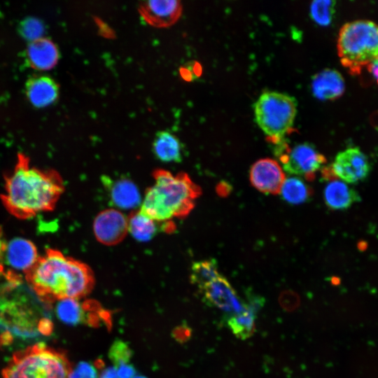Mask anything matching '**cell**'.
I'll return each instance as SVG.
<instances>
[{"label": "cell", "mask_w": 378, "mask_h": 378, "mask_svg": "<svg viewBox=\"0 0 378 378\" xmlns=\"http://www.w3.org/2000/svg\"><path fill=\"white\" fill-rule=\"evenodd\" d=\"M93 232L97 240L102 244L115 245L122 241L128 232L127 218L117 209H105L96 216Z\"/></svg>", "instance_id": "obj_10"}, {"label": "cell", "mask_w": 378, "mask_h": 378, "mask_svg": "<svg viewBox=\"0 0 378 378\" xmlns=\"http://www.w3.org/2000/svg\"><path fill=\"white\" fill-rule=\"evenodd\" d=\"M335 2L333 1H314L310 8L313 20L318 24L326 26L331 21L334 13Z\"/></svg>", "instance_id": "obj_27"}, {"label": "cell", "mask_w": 378, "mask_h": 378, "mask_svg": "<svg viewBox=\"0 0 378 378\" xmlns=\"http://www.w3.org/2000/svg\"><path fill=\"white\" fill-rule=\"evenodd\" d=\"M139 11L148 24L156 27H167L179 18L182 6L176 0L146 1L140 2Z\"/></svg>", "instance_id": "obj_13"}, {"label": "cell", "mask_w": 378, "mask_h": 378, "mask_svg": "<svg viewBox=\"0 0 378 378\" xmlns=\"http://www.w3.org/2000/svg\"><path fill=\"white\" fill-rule=\"evenodd\" d=\"M337 48L341 64L353 75L360 74L378 57V25L368 20L344 24L339 32Z\"/></svg>", "instance_id": "obj_5"}, {"label": "cell", "mask_w": 378, "mask_h": 378, "mask_svg": "<svg viewBox=\"0 0 378 378\" xmlns=\"http://www.w3.org/2000/svg\"><path fill=\"white\" fill-rule=\"evenodd\" d=\"M275 154L284 172L313 180L316 172L326 163L324 155L309 143L298 144L289 148L285 143L276 145Z\"/></svg>", "instance_id": "obj_8"}, {"label": "cell", "mask_w": 378, "mask_h": 378, "mask_svg": "<svg viewBox=\"0 0 378 378\" xmlns=\"http://www.w3.org/2000/svg\"><path fill=\"white\" fill-rule=\"evenodd\" d=\"M102 363V361L99 360V367L102 370L99 374V378H120L113 366L103 368V365H101Z\"/></svg>", "instance_id": "obj_31"}, {"label": "cell", "mask_w": 378, "mask_h": 378, "mask_svg": "<svg viewBox=\"0 0 378 378\" xmlns=\"http://www.w3.org/2000/svg\"><path fill=\"white\" fill-rule=\"evenodd\" d=\"M127 220L128 232L139 241H150L160 230L169 233L175 230L173 221L157 222L140 210L132 212Z\"/></svg>", "instance_id": "obj_19"}, {"label": "cell", "mask_w": 378, "mask_h": 378, "mask_svg": "<svg viewBox=\"0 0 378 378\" xmlns=\"http://www.w3.org/2000/svg\"><path fill=\"white\" fill-rule=\"evenodd\" d=\"M38 258L37 249L33 242L24 238L15 237L6 242L1 263L25 274Z\"/></svg>", "instance_id": "obj_15"}, {"label": "cell", "mask_w": 378, "mask_h": 378, "mask_svg": "<svg viewBox=\"0 0 378 378\" xmlns=\"http://www.w3.org/2000/svg\"><path fill=\"white\" fill-rule=\"evenodd\" d=\"M206 304L217 307L227 315L240 312L244 307L235 290L223 275L200 290Z\"/></svg>", "instance_id": "obj_11"}, {"label": "cell", "mask_w": 378, "mask_h": 378, "mask_svg": "<svg viewBox=\"0 0 378 378\" xmlns=\"http://www.w3.org/2000/svg\"><path fill=\"white\" fill-rule=\"evenodd\" d=\"M133 378H147L144 375L136 374Z\"/></svg>", "instance_id": "obj_34"}, {"label": "cell", "mask_w": 378, "mask_h": 378, "mask_svg": "<svg viewBox=\"0 0 378 378\" xmlns=\"http://www.w3.org/2000/svg\"><path fill=\"white\" fill-rule=\"evenodd\" d=\"M98 363L81 361L71 369L68 378H99Z\"/></svg>", "instance_id": "obj_29"}, {"label": "cell", "mask_w": 378, "mask_h": 378, "mask_svg": "<svg viewBox=\"0 0 378 378\" xmlns=\"http://www.w3.org/2000/svg\"><path fill=\"white\" fill-rule=\"evenodd\" d=\"M71 370L66 356L43 344L15 354L3 371L4 378H68Z\"/></svg>", "instance_id": "obj_6"}, {"label": "cell", "mask_w": 378, "mask_h": 378, "mask_svg": "<svg viewBox=\"0 0 378 378\" xmlns=\"http://www.w3.org/2000/svg\"><path fill=\"white\" fill-rule=\"evenodd\" d=\"M279 193L286 202L300 204L312 197L313 190L302 179L292 176L284 180Z\"/></svg>", "instance_id": "obj_24"}, {"label": "cell", "mask_w": 378, "mask_h": 378, "mask_svg": "<svg viewBox=\"0 0 378 378\" xmlns=\"http://www.w3.org/2000/svg\"><path fill=\"white\" fill-rule=\"evenodd\" d=\"M323 197L326 204L334 210H344L360 200L358 192L346 183L332 179L324 188Z\"/></svg>", "instance_id": "obj_20"}, {"label": "cell", "mask_w": 378, "mask_h": 378, "mask_svg": "<svg viewBox=\"0 0 378 378\" xmlns=\"http://www.w3.org/2000/svg\"><path fill=\"white\" fill-rule=\"evenodd\" d=\"M367 68L378 84V57L371 62Z\"/></svg>", "instance_id": "obj_32"}, {"label": "cell", "mask_w": 378, "mask_h": 378, "mask_svg": "<svg viewBox=\"0 0 378 378\" xmlns=\"http://www.w3.org/2000/svg\"><path fill=\"white\" fill-rule=\"evenodd\" d=\"M59 57V52L57 46L46 38L30 42L26 50V58L29 65L37 70L52 69L57 64Z\"/></svg>", "instance_id": "obj_17"}, {"label": "cell", "mask_w": 378, "mask_h": 378, "mask_svg": "<svg viewBox=\"0 0 378 378\" xmlns=\"http://www.w3.org/2000/svg\"><path fill=\"white\" fill-rule=\"evenodd\" d=\"M197 64H198L197 62H190L184 67H182L181 69V74L182 77L186 80H192V78H195L196 77L199 76L201 73V69L200 66L197 67Z\"/></svg>", "instance_id": "obj_30"}, {"label": "cell", "mask_w": 378, "mask_h": 378, "mask_svg": "<svg viewBox=\"0 0 378 378\" xmlns=\"http://www.w3.org/2000/svg\"><path fill=\"white\" fill-rule=\"evenodd\" d=\"M31 290L44 302L66 298L79 299L94 284V274L85 263L47 248L25 274Z\"/></svg>", "instance_id": "obj_2"}, {"label": "cell", "mask_w": 378, "mask_h": 378, "mask_svg": "<svg viewBox=\"0 0 378 378\" xmlns=\"http://www.w3.org/2000/svg\"><path fill=\"white\" fill-rule=\"evenodd\" d=\"M25 93L30 103L43 108L55 103L59 94L57 83L48 76H35L25 84Z\"/></svg>", "instance_id": "obj_16"}, {"label": "cell", "mask_w": 378, "mask_h": 378, "mask_svg": "<svg viewBox=\"0 0 378 378\" xmlns=\"http://www.w3.org/2000/svg\"><path fill=\"white\" fill-rule=\"evenodd\" d=\"M256 308L254 302L244 304L239 312L227 315L226 323L232 332L239 339L246 340L255 331Z\"/></svg>", "instance_id": "obj_23"}, {"label": "cell", "mask_w": 378, "mask_h": 378, "mask_svg": "<svg viewBox=\"0 0 378 378\" xmlns=\"http://www.w3.org/2000/svg\"><path fill=\"white\" fill-rule=\"evenodd\" d=\"M4 180V192L0 198L8 212L20 219L53 210L64 190L57 171L31 167L23 153H18L14 169Z\"/></svg>", "instance_id": "obj_1"}, {"label": "cell", "mask_w": 378, "mask_h": 378, "mask_svg": "<svg viewBox=\"0 0 378 378\" xmlns=\"http://www.w3.org/2000/svg\"><path fill=\"white\" fill-rule=\"evenodd\" d=\"M91 302L80 303L78 299L66 298L57 300L55 312L57 318L68 325L91 323L94 321V315L90 313Z\"/></svg>", "instance_id": "obj_22"}, {"label": "cell", "mask_w": 378, "mask_h": 378, "mask_svg": "<svg viewBox=\"0 0 378 378\" xmlns=\"http://www.w3.org/2000/svg\"><path fill=\"white\" fill-rule=\"evenodd\" d=\"M297 113V102L286 94L268 91L262 93L254 105L258 125L274 144L283 142L292 129Z\"/></svg>", "instance_id": "obj_7"}, {"label": "cell", "mask_w": 378, "mask_h": 378, "mask_svg": "<svg viewBox=\"0 0 378 378\" xmlns=\"http://www.w3.org/2000/svg\"><path fill=\"white\" fill-rule=\"evenodd\" d=\"M132 351L128 344L122 340H115L108 351V358L117 369L132 364Z\"/></svg>", "instance_id": "obj_26"}, {"label": "cell", "mask_w": 378, "mask_h": 378, "mask_svg": "<svg viewBox=\"0 0 378 378\" xmlns=\"http://www.w3.org/2000/svg\"><path fill=\"white\" fill-rule=\"evenodd\" d=\"M45 31L43 23L38 18L28 17L24 19L18 26L21 36L30 42L42 38Z\"/></svg>", "instance_id": "obj_28"}, {"label": "cell", "mask_w": 378, "mask_h": 378, "mask_svg": "<svg viewBox=\"0 0 378 378\" xmlns=\"http://www.w3.org/2000/svg\"><path fill=\"white\" fill-rule=\"evenodd\" d=\"M345 89L342 76L335 69H326L315 74L312 80V90L320 100H334L341 97Z\"/></svg>", "instance_id": "obj_18"}, {"label": "cell", "mask_w": 378, "mask_h": 378, "mask_svg": "<svg viewBox=\"0 0 378 378\" xmlns=\"http://www.w3.org/2000/svg\"><path fill=\"white\" fill-rule=\"evenodd\" d=\"M155 157L162 162L179 163L183 160V148L179 139L167 130L158 131L152 143Z\"/></svg>", "instance_id": "obj_21"}, {"label": "cell", "mask_w": 378, "mask_h": 378, "mask_svg": "<svg viewBox=\"0 0 378 378\" xmlns=\"http://www.w3.org/2000/svg\"><path fill=\"white\" fill-rule=\"evenodd\" d=\"M217 261L214 258L194 262L190 268L191 284L202 290L220 276Z\"/></svg>", "instance_id": "obj_25"}, {"label": "cell", "mask_w": 378, "mask_h": 378, "mask_svg": "<svg viewBox=\"0 0 378 378\" xmlns=\"http://www.w3.org/2000/svg\"><path fill=\"white\" fill-rule=\"evenodd\" d=\"M6 244V242L3 239L2 229L0 227V265L1 264V262H2Z\"/></svg>", "instance_id": "obj_33"}, {"label": "cell", "mask_w": 378, "mask_h": 378, "mask_svg": "<svg viewBox=\"0 0 378 378\" xmlns=\"http://www.w3.org/2000/svg\"><path fill=\"white\" fill-rule=\"evenodd\" d=\"M102 182L108 191L110 201L120 209H133L141 206L142 200L137 186L126 177L111 178L102 176Z\"/></svg>", "instance_id": "obj_14"}, {"label": "cell", "mask_w": 378, "mask_h": 378, "mask_svg": "<svg viewBox=\"0 0 378 378\" xmlns=\"http://www.w3.org/2000/svg\"><path fill=\"white\" fill-rule=\"evenodd\" d=\"M250 181L258 190L272 195L279 193L286 179L281 165L271 158H262L256 161L250 169Z\"/></svg>", "instance_id": "obj_12"}, {"label": "cell", "mask_w": 378, "mask_h": 378, "mask_svg": "<svg viewBox=\"0 0 378 378\" xmlns=\"http://www.w3.org/2000/svg\"><path fill=\"white\" fill-rule=\"evenodd\" d=\"M153 176L154 183L146 190L139 210L159 223L186 218L201 195V188L184 172L174 175L158 169Z\"/></svg>", "instance_id": "obj_3"}, {"label": "cell", "mask_w": 378, "mask_h": 378, "mask_svg": "<svg viewBox=\"0 0 378 378\" xmlns=\"http://www.w3.org/2000/svg\"><path fill=\"white\" fill-rule=\"evenodd\" d=\"M330 167L335 177L346 183L363 181L370 170L368 157L358 147L348 148L338 153Z\"/></svg>", "instance_id": "obj_9"}, {"label": "cell", "mask_w": 378, "mask_h": 378, "mask_svg": "<svg viewBox=\"0 0 378 378\" xmlns=\"http://www.w3.org/2000/svg\"><path fill=\"white\" fill-rule=\"evenodd\" d=\"M0 284V324L13 335L30 337L49 335L52 324L40 309H34L35 298L22 286L17 275L6 277Z\"/></svg>", "instance_id": "obj_4"}]
</instances>
